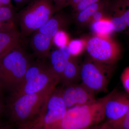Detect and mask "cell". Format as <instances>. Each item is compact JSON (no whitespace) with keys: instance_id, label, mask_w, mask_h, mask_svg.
Segmentation results:
<instances>
[{"instance_id":"obj_32","label":"cell","mask_w":129,"mask_h":129,"mask_svg":"<svg viewBox=\"0 0 129 129\" xmlns=\"http://www.w3.org/2000/svg\"><path fill=\"white\" fill-rule=\"evenodd\" d=\"M3 6H12L11 0H0Z\"/></svg>"},{"instance_id":"obj_15","label":"cell","mask_w":129,"mask_h":129,"mask_svg":"<svg viewBox=\"0 0 129 129\" xmlns=\"http://www.w3.org/2000/svg\"><path fill=\"white\" fill-rule=\"evenodd\" d=\"M63 19L59 15L53 16L37 31L53 39V36L63 25Z\"/></svg>"},{"instance_id":"obj_16","label":"cell","mask_w":129,"mask_h":129,"mask_svg":"<svg viewBox=\"0 0 129 129\" xmlns=\"http://www.w3.org/2000/svg\"><path fill=\"white\" fill-rule=\"evenodd\" d=\"M91 28L97 36L106 37L113 31L111 21L102 20L94 22L92 23Z\"/></svg>"},{"instance_id":"obj_38","label":"cell","mask_w":129,"mask_h":129,"mask_svg":"<svg viewBox=\"0 0 129 129\" xmlns=\"http://www.w3.org/2000/svg\"><path fill=\"white\" fill-rule=\"evenodd\" d=\"M127 1H128V2L129 3V0H127Z\"/></svg>"},{"instance_id":"obj_5","label":"cell","mask_w":129,"mask_h":129,"mask_svg":"<svg viewBox=\"0 0 129 129\" xmlns=\"http://www.w3.org/2000/svg\"><path fill=\"white\" fill-rule=\"evenodd\" d=\"M53 0H32L18 14L21 35L26 36L38 30L53 16L56 10Z\"/></svg>"},{"instance_id":"obj_28","label":"cell","mask_w":129,"mask_h":129,"mask_svg":"<svg viewBox=\"0 0 129 129\" xmlns=\"http://www.w3.org/2000/svg\"><path fill=\"white\" fill-rule=\"evenodd\" d=\"M6 109V106L4 99V94L0 91V117Z\"/></svg>"},{"instance_id":"obj_34","label":"cell","mask_w":129,"mask_h":129,"mask_svg":"<svg viewBox=\"0 0 129 129\" xmlns=\"http://www.w3.org/2000/svg\"><path fill=\"white\" fill-rule=\"evenodd\" d=\"M0 129H11V128L7 125H3L0 124Z\"/></svg>"},{"instance_id":"obj_17","label":"cell","mask_w":129,"mask_h":129,"mask_svg":"<svg viewBox=\"0 0 129 129\" xmlns=\"http://www.w3.org/2000/svg\"><path fill=\"white\" fill-rule=\"evenodd\" d=\"M101 9V5L99 2L90 5L82 11L79 12L77 18L81 23H85L88 21L93 14Z\"/></svg>"},{"instance_id":"obj_10","label":"cell","mask_w":129,"mask_h":129,"mask_svg":"<svg viewBox=\"0 0 129 129\" xmlns=\"http://www.w3.org/2000/svg\"><path fill=\"white\" fill-rule=\"evenodd\" d=\"M129 108V95L114 90L105 106L106 118L108 122L118 120L123 116Z\"/></svg>"},{"instance_id":"obj_22","label":"cell","mask_w":129,"mask_h":129,"mask_svg":"<svg viewBox=\"0 0 129 129\" xmlns=\"http://www.w3.org/2000/svg\"><path fill=\"white\" fill-rule=\"evenodd\" d=\"M84 45V42L83 41L80 40H74L69 42L68 46L71 55L73 56L79 54L83 50Z\"/></svg>"},{"instance_id":"obj_13","label":"cell","mask_w":129,"mask_h":129,"mask_svg":"<svg viewBox=\"0 0 129 129\" xmlns=\"http://www.w3.org/2000/svg\"><path fill=\"white\" fill-rule=\"evenodd\" d=\"M80 67L72 57L66 63L60 82H61L64 86L74 84L80 78Z\"/></svg>"},{"instance_id":"obj_25","label":"cell","mask_w":129,"mask_h":129,"mask_svg":"<svg viewBox=\"0 0 129 129\" xmlns=\"http://www.w3.org/2000/svg\"><path fill=\"white\" fill-rule=\"evenodd\" d=\"M100 0H81L75 9L79 12L82 11L90 5L99 2Z\"/></svg>"},{"instance_id":"obj_27","label":"cell","mask_w":129,"mask_h":129,"mask_svg":"<svg viewBox=\"0 0 129 129\" xmlns=\"http://www.w3.org/2000/svg\"><path fill=\"white\" fill-rule=\"evenodd\" d=\"M59 50L62 53L63 55L67 60H69L73 57L71 55V52L68 46L65 45L60 47Z\"/></svg>"},{"instance_id":"obj_19","label":"cell","mask_w":129,"mask_h":129,"mask_svg":"<svg viewBox=\"0 0 129 129\" xmlns=\"http://www.w3.org/2000/svg\"><path fill=\"white\" fill-rule=\"evenodd\" d=\"M107 123L113 129H129V108L120 118Z\"/></svg>"},{"instance_id":"obj_33","label":"cell","mask_w":129,"mask_h":129,"mask_svg":"<svg viewBox=\"0 0 129 129\" xmlns=\"http://www.w3.org/2000/svg\"><path fill=\"white\" fill-rule=\"evenodd\" d=\"M98 129H113L107 123L103 125L99 128Z\"/></svg>"},{"instance_id":"obj_8","label":"cell","mask_w":129,"mask_h":129,"mask_svg":"<svg viewBox=\"0 0 129 129\" xmlns=\"http://www.w3.org/2000/svg\"><path fill=\"white\" fill-rule=\"evenodd\" d=\"M86 46L92 60L101 63L113 64L120 56V50L118 44L107 37H92L88 40Z\"/></svg>"},{"instance_id":"obj_29","label":"cell","mask_w":129,"mask_h":129,"mask_svg":"<svg viewBox=\"0 0 129 129\" xmlns=\"http://www.w3.org/2000/svg\"><path fill=\"white\" fill-rule=\"evenodd\" d=\"M45 129L44 126L40 123V122L34 124L30 125L24 127H18L16 129Z\"/></svg>"},{"instance_id":"obj_9","label":"cell","mask_w":129,"mask_h":129,"mask_svg":"<svg viewBox=\"0 0 129 129\" xmlns=\"http://www.w3.org/2000/svg\"><path fill=\"white\" fill-rule=\"evenodd\" d=\"M61 88L62 95L67 108L77 105L90 103L96 100L95 93L87 88L83 83L64 86Z\"/></svg>"},{"instance_id":"obj_2","label":"cell","mask_w":129,"mask_h":129,"mask_svg":"<svg viewBox=\"0 0 129 129\" xmlns=\"http://www.w3.org/2000/svg\"><path fill=\"white\" fill-rule=\"evenodd\" d=\"M32 62L20 46L0 57V91L9 95L16 92Z\"/></svg>"},{"instance_id":"obj_21","label":"cell","mask_w":129,"mask_h":129,"mask_svg":"<svg viewBox=\"0 0 129 129\" xmlns=\"http://www.w3.org/2000/svg\"><path fill=\"white\" fill-rule=\"evenodd\" d=\"M116 9L123 17L127 27L129 28V3L127 0H119Z\"/></svg>"},{"instance_id":"obj_14","label":"cell","mask_w":129,"mask_h":129,"mask_svg":"<svg viewBox=\"0 0 129 129\" xmlns=\"http://www.w3.org/2000/svg\"><path fill=\"white\" fill-rule=\"evenodd\" d=\"M48 57L50 58V64L49 65L50 68L60 81L68 60L63 56L59 49L55 50L50 53Z\"/></svg>"},{"instance_id":"obj_37","label":"cell","mask_w":129,"mask_h":129,"mask_svg":"<svg viewBox=\"0 0 129 129\" xmlns=\"http://www.w3.org/2000/svg\"><path fill=\"white\" fill-rule=\"evenodd\" d=\"M2 6H3L2 4L1 3V2H0V7Z\"/></svg>"},{"instance_id":"obj_39","label":"cell","mask_w":129,"mask_h":129,"mask_svg":"<svg viewBox=\"0 0 129 129\" xmlns=\"http://www.w3.org/2000/svg\"></svg>"},{"instance_id":"obj_36","label":"cell","mask_w":129,"mask_h":129,"mask_svg":"<svg viewBox=\"0 0 129 129\" xmlns=\"http://www.w3.org/2000/svg\"><path fill=\"white\" fill-rule=\"evenodd\" d=\"M68 1L69 2L70 0H60V2H59V3H63L66 2Z\"/></svg>"},{"instance_id":"obj_7","label":"cell","mask_w":129,"mask_h":129,"mask_svg":"<svg viewBox=\"0 0 129 129\" xmlns=\"http://www.w3.org/2000/svg\"><path fill=\"white\" fill-rule=\"evenodd\" d=\"M67 109L61 88H56L47 99L39 122L45 129H59Z\"/></svg>"},{"instance_id":"obj_31","label":"cell","mask_w":129,"mask_h":129,"mask_svg":"<svg viewBox=\"0 0 129 129\" xmlns=\"http://www.w3.org/2000/svg\"><path fill=\"white\" fill-rule=\"evenodd\" d=\"M81 1V0H70L69 2L72 6L75 8Z\"/></svg>"},{"instance_id":"obj_4","label":"cell","mask_w":129,"mask_h":129,"mask_svg":"<svg viewBox=\"0 0 129 129\" xmlns=\"http://www.w3.org/2000/svg\"><path fill=\"white\" fill-rule=\"evenodd\" d=\"M59 82V79L49 65L42 61L32 62L28 68L23 81L18 89L9 96H19L56 88Z\"/></svg>"},{"instance_id":"obj_20","label":"cell","mask_w":129,"mask_h":129,"mask_svg":"<svg viewBox=\"0 0 129 129\" xmlns=\"http://www.w3.org/2000/svg\"><path fill=\"white\" fill-rule=\"evenodd\" d=\"M116 15L111 19L110 21L113 25V31L121 32L125 30L127 27L124 19L121 14L115 9Z\"/></svg>"},{"instance_id":"obj_11","label":"cell","mask_w":129,"mask_h":129,"mask_svg":"<svg viewBox=\"0 0 129 129\" xmlns=\"http://www.w3.org/2000/svg\"><path fill=\"white\" fill-rule=\"evenodd\" d=\"M52 38L37 31L34 32L31 40V46L35 55L42 59L49 57Z\"/></svg>"},{"instance_id":"obj_18","label":"cell","mask_w":129,"mask_h":129,"mask_svg":"<svg viewBox=\"0 0 129 129\" xmlns=\"http://www.w3.org/2000/svg\"><path fill=\"white\" fill-rule=\"evenodd\" d=\"M17 14H15L12 6L0 7V21L15 24Z\"/></svg>"},{"instance_id":"obj_26","label":"cell","mask_w":129,"mask_h":129,"mask_svg":"<svg viewBox=\"0 0 129 129\" xmlns=\"http://www.w3.org/2000/svg\"><path fill=\"white\" fill-rule=\"evenodd\" d=\"M16 29L15 23L5 22L0 21V31H9Z\"/></svg>"},{"instance_id":"obj_3","label":"cell","mask_w":129,"mask_h":129,"mask_svg":"<svg viewBox=\"0 0 129 129\" xmlns=\"http://www.w3.org/2000/svg\"><path fill=\"white\" fill-rule=\"evenodd\" d=\"M113 91L90 103L68 108L59 129H88L101 123L106 118L105 106Z\"/></svg>"},{"instance_id":"obj_6","label":"cell","mask_w":129,"mask_h":129,"mask_svg":"<svg viewBox=\"0 0 129 129\" xmlns=\"http://www.w3.org/2000/svg\"><path fill=\"white\" fill-rule=\"evenodd\" d=\"M110 65L92 59L86 61L80 67L82 83L94 93L106 91L112 75Z\"/></svg>"},{"instance_id":"obj_1","label":"cell","mask_w":129,"mask_h":129,"mask_svg":"<svg viewBox=\"0 0 129 129\" xmlns=\"http://www.w3.org/2000/svg\"><path fill=\"white\" fill-rule=\"evenodd\" d=\"M56 88L19 96H9L6 109L9 122L17 128L39 122L47 99Z\"/></svg>"},{"instance_id":"obj_30","label":"cell","mask_w":129,"mask_h":129,"mask_svg":"<svg viewBox=\"0 0 129 129\" xmlns=\"http://www.w3.org/2000/svg\"><path fill=\"white\" fill-rule=\"evenodd\" d=\"M103 14L102 12L100 10L97 11L93 14L92 17L94 22L99 21L102 20V18Z\"/></svg>"},{"instance_id":"obj_35","label":"cell","mask_w":129,"mask_h":129,"mask_svg":"<svg viewBox=\"0 0 129 129\" xmlns=\"http://www.w3.org/2000/svg\"><path fill=\"white\" fill-rule=\"evenodd\" d=\"M16 2L18 3H22L24 2L25 1L24 0H14Z\"/></svg>"},{"instance_id":"obj_23","label":"cell","mask_w":129,"mask_h":129,"mask_svg":"<svg viewBox=\"0 0 129 129\" xmlns=\"http://www.w3.org/2000/svg\"><path fill=\"white\" fill-rule=\"evenodd\" d=\"M53 43L56 46L60 47L67 45L68 37L67 34L63 31L59 30L53 37Z\"/></svg>"},{"instance_id":"obj_12","label":"cell","mask_w":129,"mask_h":129,"mask_svg":"<svg viewBox=\"0 0 129 129\" xmlns=\"http://www.w3.org/2000/svg\"><path fill=\"white\" fill-rule=\"evenodd\" d=\"M21 35L17 29L0 31V57L20 46Z\"/></svg>"},{"instance_id":"obj_24","label":"cell","mask_w":129,"mask_h":129,"mask_svg":"<svg viewBox=\"0 0 129 129\" xmlns=\"http://www.w3.org/2000/svg\"><path fill=\"white\" fill-rule=\"evenodd\" d=\"M121 80L125 90L129 94V67L126 68L122 73Z\"/></svg>"}]
</instances>
